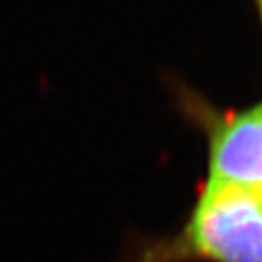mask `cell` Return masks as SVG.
I'll use <instances>...</instances> for the list:
<instances>
[{
	"mask_svg": "<svg viewBox=\"0 0 262 262\" xmlns=\"http://www.w3.org/2000/svg\"><path fill=\"white\" fill-rule=\"evenodd\" d=\"M135 262H262V206L257 195L206 178L182 228L144 246Z\"/></svg>",
	"mask_w": 262,
	"mask_h": 262,
	"instance_id": "1",
	"label": "cell"
},
{
	"mask_svg": "<svg viewBox=\"0 0 262 262\" xmlns=\"http://www.w3.org/2000/svg\"><path fill=\"white\" fill-rule=\"evenodd\" d=\"M178 102L206 137V178L260 191L262 98L242 110H220L191 89H180Z\"/></svg>",
	"mask_w": 262,
	"mask_h": 262,
	"instance_id": "2",
	"label": "cell"
},
{
	"mask_svg": "<svg viewBox=\"0 0 262 262\" xmlns=\"http://www.w3.org/2000/svg\"><path fill=\"white\" fill-rule=\"evenodd\" d=\"M255 6H257V13H258V18H260V24H262V0H253Z\"/></svg>",
	"mask_w": 262,
	"mask_h": 262,
	"instance_id": "3",
	"label": "cell"
},
{
	"mask_svg": "<svg viewBox=\"0 0 262 262\" xmlns=\"http://www.w3.org/2000/svg\"><path fill=\"white\" fill-rule=\"evenodd\" d=\"M255 195H257V199H258V202H260V206H262V190L260 191H253Z\"/></svg>",
	"mask_w": 262,
	"mask_h": 262,
	"instance_id": "4",
	"label": "cell"
}]
</instances>
